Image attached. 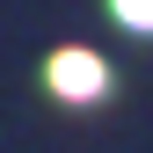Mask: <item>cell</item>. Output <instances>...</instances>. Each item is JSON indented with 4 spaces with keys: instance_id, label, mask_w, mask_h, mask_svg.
I'll list each match as a JSON object with an SVG mask.
<instances>
[{
    "instance_id": "obj_1",
    "label": "cell",
    "mask_w": 153,
    "mask_h": 153,
    "mask_svg": "<svg viewBox=\"0 0 153 153\" xmlns=\"http://www.w3.org/2000/svg\"><path fill=\"white\" fill-rule=\"evenodd\" d=\"M51 88L73 95V102H95V95L109 88V73H102L95 51H59V59H51Z\"/></svg>"
},
{
    "instance_id": "obj_2",
    "label": "cell",
    "mask_w": 153,
    "mask_h": 153,
    "mask_svg": "<svg viewBox=\"0 0 153 153\" xmlns=\"http://www.w3.org/2000/svg\"><path fill=\"white\" fill-rule=\"evenodd\" d=\"M124 29H153V0H109Z\"/></svg>"
}]
</instances>
